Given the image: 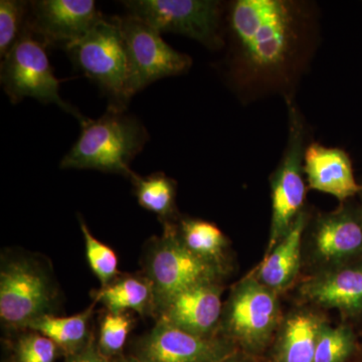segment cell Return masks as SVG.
I'll use <instances>...</instances> for the list:
<instances>
[{
	"label": "cell",
	"mask_w": 362,
	"mask_h": 362,
	"mask_svg": "<svg viewBox=\"0 0 362 362\" xmlns=\"http://www.w3.org/2000/svg\"><path fill=\"white\" fill-rule=\"evenodd\" d=\"M181 240L197 256L223 264L226 239L223 232L214 223L202 220L187 218L180 221Z\"/></svg>",
	"instance_id": "cell-22"
},
{
	"label": "cell",
	"mask_w": 362,
	"mask_h": 362,
	"mask_svg": "<svg viewBox=\"0 0 362 362\" xmlns=\"http://www.w3.org/2000/svg\"><path fill=\"white\" fill-rule=\"evenodd\" d=\"M66 49L77 68L108 94L111 106L125 108L130 100V65L118 16L102 18Z\"/></svg>",
	"instance_id": "cell-4"
},
{
	"label": "cell",
	"mask_w": 362,
	"mask_h": 362,
	"mask_svg": "<svg viewBox=\"0 0 362 362\" xmlns=\"http://www.w3.org/2000/svg\"><path fill=\"white\" fill-rule=\"evenodd\" d=\"M132 328V320L124 313L107 314L100 330V349L103 354L112 356L122 350Z\"/></svg>",
	"instance_id": "cell-26"
},
{
	"label": "cell",
	"mask_w": 362,
	"mask_h": 362,
	"mask_svg": "<svg viewBox=\"0 0 362 362\" xmlns=\"http://www.w3.org/2000/svg\"><path fill=\"white\" fill-rule=\"evenodd\" d=\"M95 303L77 315H45L30 324L28 328L49 337L62 349L68 351H78L87 340L90 319L94 312Z\"/></svg>",
	"instance_id": "cell-20"
},
{
	"label": "cell",
	"mask_w": 362,
	"mask_h": 362,
	"mask_svg": "<svg viewBox=\"0 0 362 362\" xmlns=\"http://www.w3.org/2000/svg\"><path fill=\"white\" fill-rule=\"evenodd\" d=\"M68 362H111L103 354H100L94 345H89L84 349L77 351V354L69 359Z\"/></svg>",
	"instance_id": "cell-28"
},
{
	"label": "cell",
	"mask_w": 362,
	"mask_h": 362,
	"mask_svg": "<svg viewBox=\"0 0 362 362\" xmlns=\"http://www.w3.org/2000/svg\"><path fill=\"white\" fill-rule=\"evenodd\" d=\"M96 301H101L112 313L134 310L144 314L150 307L154 309L153 290L147 279H120L102 288L96 294Z\"/></svg>",
	"instance_id": "cell-19"
},
{
	"label": "cell",
	"mask_w": 362,
	"mask_h": 362,
	"mask_svg": "<svg viewBox=\"0 0 362 362\" xmlns=\"http://www.w3.org/2000/svg\"><path fill=\"white\" fill-rule=\"evenodd\" d=\"M30 4L23 0L0 1V56L4 59L7 52L20 39L26 25H23Z\"/></svg>",
	"instance_id": "cell-25"
},
{
	"label": "cell",
	"mask_w": 362,
	"mask_h": 362,
	"mask_svg": "<svg viewBox=\"0 0 362 362\" xmlns=\"http://www.w3.org/2000/svg\"><path fill=\"white\" fill-rule=\"evenodd\" d=\"M311 255L323 270L361 258V204H345L317 218L311 235Z\"/></svg>",
	"instance_id": "cell-13"
},
{
	"label": "cell",
	"mask_w": 362,
	"mask_h": 362,
	"mask_svg": "<svg viewBox=\"0 0 362 362\" xmlns=\"http://www.w3.org/2000/svg\"><path fill=\"white\" fill-rule=\"evenodd\" d=\"M128 16L157 32L175 33L216 49L223 44L221 4L214 0H129L123 1Z\"/></svg>",
	"instance_id": "cell-8"
},
{
	"label": "cell",
	"mask_w": 362,
	"mask_h": 362,
	"mask_svg": "<svg viewBox=\"0 0 362 362\" xmlns=\"http://www.w3.org/2000/svg\"><path fill=\"white\" fill-rule=\"evenodd\" d=\"M57 291L49 272L37 258L14 255L1 261L0 318L13 328L28 327L51 315Z\"/></svg>",
	"instance_id": "cell-5"
},
{
	"label": "cell",
	"mask_w": 362,
	"mask_h": 362,
	"mask_svg": "<svg viewBox=\"0 0 362 362\" xmlns=\"http://www.w3.org/2000/svg\"><path fill=\"white\" fill-rule=\"evenodd\" d=\"M30 30L45 45L65 49L82 39L103 18L93 0H37L30 2Z\"/></svg>",
	"instance_id": "cell-11"
},
{
	"label": "cell",
	"mask_w": 362,
	"mask_h": 362,
	"mask_svg": "<svg viewBox=\"0 0 362 362\" xmlns=\"http://www.w3.org/2000/svg\"><path fill=\"white\" fill-rule=\"evenodd\" d=\"M357 337L347 324L332 327L324 322L319 331L314 362H346L356 351Z\"/></svg>",
	"instance_id": "cell-23"
},
{
	"label": "cell",
	"mask_w": 362,
	"mask_h": 362,
	"mask_svg": "<svg viewBox=\"0 0 362 362\" xmlns=\"http://www.w3.org/2000/svg\"><path fill=\"white\" fill-rule=\"evenodd\" d=\"M307 214L302 211L287 235L266 254L256 278L272 291L287 289L294 282L301 266L302 237L306 228Z\"/></svg>",
	"instance_id": "cell-17"
},
{
	"label": "cell",
	"mask_w": 362,
	"mask_h": 362,
	"mask_svg": "<svg viewBox=\"0 0 362 362\" xmlns=\"http://www.w3.org/2000/svg\"><path fill=\"white\" fill-rule=\"evenodd\" d=\"M81 230L84 235L86 256L90 270L99 279L102 288L112 284L118 275V258L110 247L98 240L82 218H80Z\"/></svg>",
	"instance_id": "cell-24"
},
{
	"label": "cell",
	"mask_w": 362,
	"mask_h": 362,
	"mask_svg": "<svg viewBox=\"0 0 362 362\" xmlns=\"http://www.w3.org/2000/svg\"><path fill=\"white\" fill-rule=\"evenodd\" d=\"M145 270L153 290L154 310L158 313L180 293L197 286L218 283L225 271L223 264L190 251L169 223H165L164 235L150 244Z\"/></svg>",
	"instance_id": "cell-3"
},
{
	"label": "cell",
	"mask_w": 362,
	"mask_h": 362,
	"mask_svg": "<svg viewBox=\"0 0 362 362\" xmlns=\"http://www.w3.org/2000/svg\"><path fill=\"white\" fill-rule=\"evenodd\" d=\"M361 321H362V319H361ZM361 335H362V325H361Z\"/></svg>",
	"instance_id": "cell-31"
},
{
	"label": "cell",
	"mask_w": 362,
	"mask_h": 362,
	"mask_svg": "<svg viewBox=\"0 0 362 362\" xmlns=\"http://www.w3.org/2000/svg\"><path fill=\"white\" fill-rule=\"evenodd\" d=\"M301 296L324 308L337 309L344 318L362 319V257L319 272L300 287Z\"/></svg>",
	"instance_id": "cell-14"
},
{
	"label": "cell",
	"mask_w": 362,
	"mask_h": 362,
	"mask_svg": "<svg viewBox=\"0 0 362 362\" xmlns=\"http://www.w3.org/2000/svg\"><path fill=\"white\" fill-rule=\"evenodd\" d=\"M134 185V194L140 206L154 213L168 223L175 214L176 187L175 180L161 173L131 178Z\"/></svg>",
	"instance_id": "cell-21"
},
{
	"label": "cell",
	"mask_w": 362,
	"mask_h": 362,
	"mask_svg": "<svg viewBox=\"0 0 362 362\" xmlns=\"http://www.w3.org/2000/svg\"><path fill=\"white\" fill-rule=\"evenodd\" d=\"M304 173L309 187L341 202L361 194L362 185L357 183L352 162L344 150L311 143L305 150Z\"/></svg>",
	"instance_id": "cell-15"
},
{
	"label": "cell",
	"mask_w": 362,
	"mask_h": 362,
	"mask_svg": "<svg viewBox=\"0 0 362 362\" xmlns=\"http://www.w3.org/2000/svg\"><path fill=\"white\" fill-rule=\"evenodd\" d=\"M119 21L129 57L130 98L156 81L189 70L192 58L164 42L156 28L128 14Z\"/></svg>",
	"instance_id": "cell-9"
},
{
	"label": "cell",
	"mask_w": 362,
	"mask_h": 362,
	"mask_svg": "<svg viewBox=\"0 0 362 362\" xmlns=\"http://www.w3.org/2000/svg\"><path fill=\"white\" fill-rule=\"evenodd\" d=\"M221 286H197L180 293L162 309L159 320L165 321L199 337H211L223 313Z\"/></svg>",
	"instance_id": "cell-16"
},
{
	"label": "cell",
	"mask_w": 362,
	"mask_h": 362,
	"mask_svg": "<svg viewBox=\"0 0 362 362\" xmlns=\"http://www.w3.org/2000/svg\"><path fill=\"white\" fill-rule=\"evenodd\" d=\"M280 321L277 293L256 277L235 286L223 317L226 332L247 349L258 350L270 341Z\"/></svg>",
	"instance_id": "cell-10"
},
{
	"label": "cell",
	"mask_w": 362,
	"mask_h": 362,
	"mask_svg": "<svg viewBox=\"0 0 362 362\" xmlns=\"http://www.w3.org/2000/svg\"><path fill=\"white\" fill-rule=\"evenodd\" d=\"M306 132L301 114L289 106V137L284 156L271 177L272 220L266 254L287 235L303 211L306 187L303 178Z\"/></svg>",
	"instance_id": "cell-7"
},
{
	"label": "cell",
	"mask_w": 362,
	"mask_h": 362,
	"mask_svg": "<svg viewBox=\"0 0 362 362\" xmlns=\"http://www.w3.org/2000/svg\"><path fill=\"white\" fill-rule=\"evenodd\" d=\"M134 362H141V361H134ZM223 362H235L233 361V358L228 359V361H223Z\"/></svg>",
	"instance_id": "cell-30"
},
{
	"label": "cell",
	"mask_w": 362,
	"mask_h": 362,
	"mask_svg": "<svg viewBox=\"0 0 362 362\" xmlns=\"http://www.w3.org/2000/svg\"><path fill=\"white\" fill-rule=\"evenodd\" d=\"M57 347L58 345L52 339L37 332L18 340L16 357L18 362H54Z\"/></svg>",
	"instance_id": "cell-27"
},
{
	"label": "cell",
	"mask_w": 362,
	"mask_h": 362,
	"mask_svg": "<svg viewBox=\"0 0 362 362\" xmlns=\"http://www.w3.org/2000/svg\"><path fill=\"white\" fill-rule=\"evenodd\" d=\"M80 123L81 134L61 168L95 169L132 178L131 161L149 139L143 124L114 106L96 120L85 117Z\"/></svg>",
	"instance_id": "cell-2"
},
{
	"label": "cell",
	"mask_w": 362,
	"mask_h": 362,
	"mask_svg": "<svg viewBox=\"0 0 362 362\" xmlns=\"http://www.w3.org/2000/svg\"><path fill=\"white\" fill-rule=\"evenodd\" d=\"M228 343L199 337L158 320L140 344L141 362H223L233 357Z\"/></svg>",
	"instance_id": "cell-12"
},
{
	"label": "cell",
	"mask_w": 362,
	"mask_h": 362,
	"mask_svg": "<svg viewBox=\"0 0 362 362\" xmlns=\"http://www.w3.org/2000/svg\"><path fill=\"white\" fill-rule=\"evenodd\" d=\"M0 80L13 103L23 101L26 97L33 98L44 104L57 105L80 122L85 118L78 109L62 99V81L54 76L45 44L35 37L28 23L20 39L2 59Z\"/></svg>",
	"instance_id": "cell-6"
},
{
	"label": "cell",
	"mask_w": 362,
	"mask_h": 362,
	"mask_svg": "<svg viewBox=\"0 0 362 362\" xmlns=\"http://www.w3.org/2000/svg\"><path fill=\"white\" fill-rule=\"evenodd\" d=\"M324 322L312 311H297L288 317L281 328L279 362H314L317 338Z\"/></svg>",
	"instance_id": "cell-18"
},
{
	"label": "cell",
	"mask_w": 362,
	"mask_h": 362,
	"mask_svg": "<svg viewBox=\"0 0 362 362\" xmlns=\"http://www.w3.org/2000/svg\"><path fill=\"white\" fill-rule=\"evenodd\" d=\"M359 197H361V214H362V192H361V194H359Z\"/></svg>",
	"instance_id": "cell-29"
},
{
	"label": "cell",
	"mask_w": 362,
	"mask_h": 362,
	"mask_svg": "<svg viewBox=\"0 0 362 362\" xmlns=\"http://www.w3.org/2000/svg\"><path fill=\"white\" fill-rule=\"evenodd\" d=\"M233 64L247 89L287 87L310 47L311 21L302 4L285 0H238L228 13Z\"/></svg>",
	"instance_id": "cell-1"
}]
</instances>
